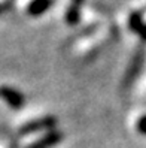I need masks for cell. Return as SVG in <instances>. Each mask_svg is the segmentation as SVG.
Instances as JSON below:
<instances>
[{"label": "cell", "instance_id": "cell-5", "mask_svg": "<svg viewBox=\"0 0 146 148\" xmlns=\"http://www.w3.org/2000/svg\"><path fill=\"white\" fill-rule=\"evenodd\" d=\"M52 5H54V0H31L27 6V14L36 18V16H40L45 12H48Z\"/></svg>", "mask_w": 146, "mask_h": 148}, {"label": "cell", "instance_id": "cell-3", "mask_svg": "<svg viewBox=\"0 0 146 148\" xmlns=\"http://www.w3.org/2000/svg\"><path fill=\"white\" fill-rule=\"evenodd\" d=\"M145 49H137V53L134 54L133 60H131V63H130V67H128V71L125 73V79H124V87H128V85H131L134 81H136V78L139 76V73L142 72V69H143V63H145Z\"/></svg>", "mask_w": 146, "mask_h": 148}, {"label": "cell", "instance_id": "cell-2", "mask_svg": "<svg viewBox=\"0 0 146 148\" xmlns=\"http://www.w3.org/2000/svg\"><path fill=\"white\" fill-rule=\"evenodd\" d=\"M55 124H57L55 117L46 115V117H42V118H37V120H31V121H29V123L22 124L18 132H20V135H30V133H34V132H40V130H49V129H52Z\"/></svg>", "mask_w": 146, "mask_h": 148}, {"label": "cell", "instance_id": "cell-1", "mask_svg": "<svg viewBox=\"0 0 146 148\" xmlns=\"http://www.w3.org/2000/svg\"><path fill=\"white\" fill-rule=\"evenodd\" d=\"M0 99L12 109H21L25 105L24 94L9 85H0Z\"/></svg>", "mask_w": 146, "mask_h": 148}, {"label": "cell", "instance_id": "cell-6", "mask_svg": "<svg viewBox=\"0 0 146 148\" xmlns=\"http://www.w3.org/2000/svg\"><path fill=\"white\" fill-rule=\"evenodd\" d=\"M128 27H130L131 32L134 33H140L142 29L145 27L143 23V14L142 12H133L128 16Z\"/></svg>", "mask_w": 146, "mask_h": 148}, {"label": "cell", "instance_id": "cell-9", "mask_svg": "<svg viewBox=\"0 0 146 148\" xmlns=\"http://www.w3.org/2000/svg\"><path fill=\"white\" fill-rule=\"evenodd\" d=\"M139 34H140V38H142V40H145V42H146V24H145V27L142 29V32H140Z\"/></svg>", "mask_w": 146, "mask_h": 148}, {"label": "cell", "instance_id": "cell-10", "mask_svg": "<svg viewBox=\"0 0 146 148\" xmlns=\"http://www.w3.org/2000/svg\"><path fill=\"white\" fill-rule=\"evenodd\" d=\"M73 3H75V5H78V6H81V5L84 3V0H73Z\"/></svg>", "mask_w": 146, "mask_h": 148}, {"label": "cell", "instance_id": "cell-8", "mask_svg": "<svg viewBox=\"0 0 146 148\" xmlns=\"http://www.w3.org/2000/svg\"><path fill=\"white\" fill-rule=\"evenodd\" d=\"M137 132L142 135H146V115L140 117L139 121H137Z\"/></svg>", "mask_w": 146, "mask_h": 148}, {"label": "cell", "instance_id": "cell-4", "mask_svg": "<svg viewBox=\"0 0 146 148\" xmlns=\"http://www.w3.org/2000/svg\"><path fill=\"white\" fill-rule=\"evenodd\" d=\"M61 138H63V135L60 132H48L45 136H42L40 139L34 141L27 148H51L61 141Z\"/></svg>", "mask_w": 146, "mask_h": 148}, {"label": "cell", "instance_id": "cell-7", "mask_svg": "<svg viewBox=\"0 0 146 148\" xmlns=\"http://www.w3.org/2000/svg\"><path fill=\"white\" fill-rule=\"evenodd\" d=\"M79 20H81V6L72 3L66 11V23L70 25H75L79 23Z\"/></svg>", "mask_w": 146, "mask_h": 148}]
</instances>
